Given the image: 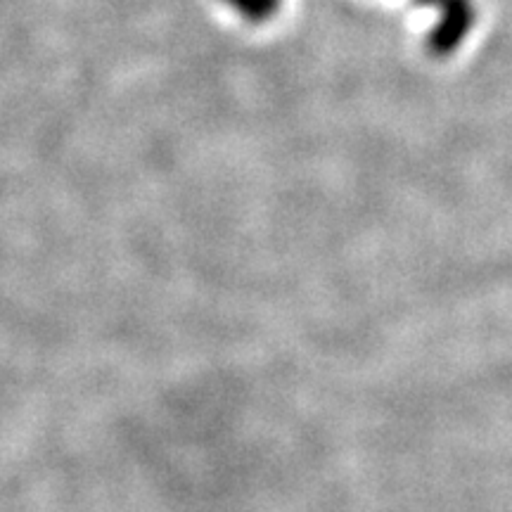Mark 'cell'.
Returning a JSON list of instances; mask_svg holds the SVG:
<instances>
[{
	"mask_svg": "<svg viewBox=\"0 0 512 512\" xmlns=\"http://www.w3.org/2000/svg\"><path fill=\"white\" fill-rule=\"evenodd\" d=\"M415 3L427 5V8H437L441 12L439 24L432 29L430 38H427L430 53L437 57H446L453 50H458L477 17L472 0H415Z\"/></svg>",
	"mask_w": 512,
	"mask_h": 512,
	"instance_id": "cell-1",
	"label": "cell"
}]
</instances>
